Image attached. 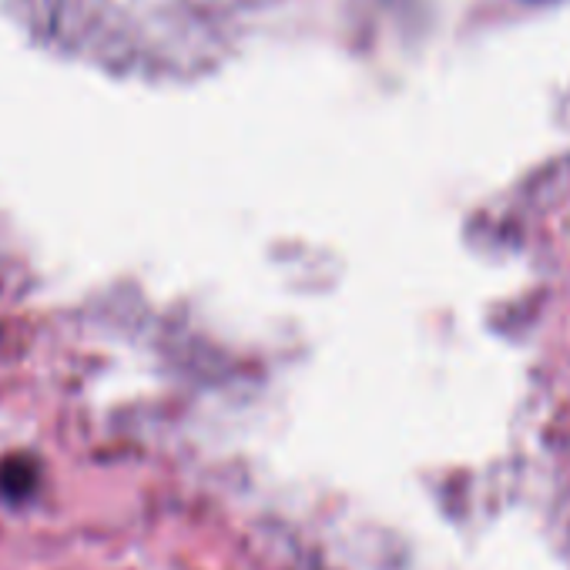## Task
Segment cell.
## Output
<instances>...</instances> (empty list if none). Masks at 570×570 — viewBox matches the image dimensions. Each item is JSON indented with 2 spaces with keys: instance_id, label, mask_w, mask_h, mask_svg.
Wrapping results in <instances>:
<instances>
[{
  "instance_id": "cell-1",
  "label": "cell",
  "mask_w": 570,
  "mask_h": 570,
  "mask_svg": "<svg viewBox=\"0 0 570 570\" xmlns=\"http://www.w3.org/2000/svg\"><path fill=\"white\" fill-rule=\"evenodd\" d=\"M35 483H38V473H35V463L28 460H11L0 470V490L11 500H24L28 493H35Z\"/></svg>"
}]
</instances>
